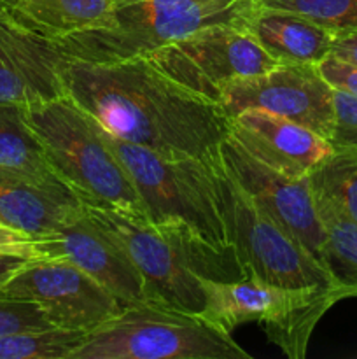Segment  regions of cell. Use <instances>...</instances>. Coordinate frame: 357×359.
I'll list each match as a JSON object with an SVG mask.
<instances>
[{
	"label": "cell",
	"mask_w": 357,
	"mask_h": 359,
	"mask_svg": "<svg viewBox=\"0 0 357 359\" xmlns=\"http://www.w3.org/2000/svg\"><path fill=\"white\" fill-rule=\"evenodd\" d=\"M332 95L335 90L326 83L317 65L280 63L268 72L224 86L217 104L230 119L247 109H265L329 140L335 130Z\"/></svg>",
	"instance_id": "obj_10"
},
{
	"label": "cell",
	"mask_w": 357,
	"mask_h": 359,
	"mask_svg": "<svg viewBox=\"0 0 357 359\" xmlns=\"http://www.w3.org/2000/svg\"><path fill=\"white\" fill-rule=\"evenodd\" d=\"M210 161L231 248L245 277L290 290L345 291L301 242L238 184L220 161L219 151Z\"/></svg>",
	"instance_id": "obj_7"
},
{
	"label": "cell",
	"mask_w": 357,
	"mask_h": 359,
	"mask_svg": "<svg viewBox=\"0 0 357 359\" xmlns=\"http://www.w3.org/2000/svg\"><path fill=\"white\" fill-rule=\"evenodd\" d=\"M84 212L128 255L146 286V300L200 316L205 309L202 279L245 277L233 248L217 249L177 224H158L115 207L83 203Z\"/></svg>",
	"instance_id": "obj_2"
},
{
	"label": "cell",
	"mask_w": 357,
	"mask_h": 359,
	"mask_svg": "<svg viewBox=\"0 0 357 359\" xmlns=\"http://www.w3.org/2000/svg\"><path fill=\"white\" fill-rule=\"evenodd\" d=\"M335 130L332 147H357V97L335 91Z\"/></svg>",
	"instance_id": "obj_25"
},
{
	"label": "cell",
	"mask_w": 357,
	"mask_h": 359,
	"mask_svg": "<svg viewBox=\"0 0 357 359\" xmlns=\"http://www.w3.org/2000/svg\"><path fill=\"white\" fill-rule=\"evenodd\" d=\"M0 168L56 177L18 105L0 104Z\"/></svg>",
	"instance_id": "obj_20"
},
{
	"label": "cell",
	"mask_w": 357,
	"mask_h": 359,
	"mask_svg": "<svg viewBox=\"0 0 357 359\" xmlns=\"http://www.w3.org/2000/svg\"><path fill=\"white\" fill-rule=\"evenodd\" d=\"M63 56L0 7V104L28 107L65 95Z\"/></svg>",
	"instance_id": "obj_13"
},
{
	"label": "cell",
	"mask_w": 357,
	"mask_h": 359,
	"mask_svg": "<svg viewBox=\"0 0 357 359\" xmlns=\"http://www.w3.org/2000/svg\"><path fill=\"white\" fill-rule=\"evenodd\" d=\"M115 0H20L7 9L28 30L48 41L105 25Z\"/></svg>",
	"instance_id": "obj_18"
},
{
	"label": "cell",
	"mask_w": 357,
	"mask_h": 359,
	"mask_svg": "<svg viewBox=\"0 0 357 359\" xmlns=\"http://www.w3.org/2000/svg\"><path fill=\"white\" fill-rule=\"evenodd\" d=\"M98 128L128 172L153 223L177 224L195 231L214 248H231L210 158L158 153L126 142L100 125Z\"/></svg>",
	"instance_id": "obj_5"
},
{
	"label": "cell",
	"mask_w": 357,
	"mask_h": 359,
	"mask_svg": "<svg viewBox=\"0 0 357 359\" xmlns=\"http://www.w3.org/2000/svg\"><path fill=\"white\" fill-rule=\"evenodd\" d=\"M331 55L343 62L357 65V30L336 32Z\"/></svg>",
	"instance_id": "obj_28"
},
{
	"label": "cell",
	"mask_w": 357,
	"mask_h": 359,
	"mask_svg": "<svg viewBox=\"0 0 357 359\" xmlns=\"http://www.w3.org/2000/svg\"><path fill=\"white\" fill-rule=\"evenodd\" d=\"M52 326L35 302L0 297V337Z\"/></svg>",
	"instance_id": "obj_24"
},
{
	"label": "cell",
	"mask_w": 357,
	"mask_h": 359,
	"mask_svg": "<svg viewBox=\"0 0 357 359\" xmlns=\"http://www.w3.org/2000/svg\"><path fill=\"white\" fill-rule=\"evenodd\" d=\"M147 56L178 84L214 102L233 81L280 65L237 25L200 28Z\"/></svg>",
	"instance_id": "obj_9"
},
{
	"label": "cell",
	"mask_w": 357,
	"mask_h": 359,
	"mask_svg": "<svg viewBox=\"0 0 357 359\" xmlns=\"http://www.w3.org/2000/svg\"><path fill=\"white\" fill-rule=\"evenodd\" d=\"M84 212L79 196L58 177H41L0 168V223L28 233L51 237Z\"/></svg>",
	"instance_id": "obj_16"
},
{
	"label": "cell",
	"mask_w": 357,
	"mask_h": 359,
	"mask_svg": "<svg viewBox=\"0 0 357 359\" xmlns=\"http://www.w3.org/2000/svg\"><path fill=\"white\" fill-rule=\"evenodd\" d=\"M0 255L20 256V258L37 259L41 258L38 252V241L30 237L28 233L10 228L0 223Z\"/></svg>",
	"instance_id": "obj_27"
},
{
	"label": "cell",
	"mask_w": 357,
	"mask_h": 359,
	"mask_svg": "<svg viewBox=\"0 0 357 359\" xmlns=\"http://www.w3.org/2000/svg\"><path fill=\"white\" fill-rule=\"evenodd\" d=\"M18 2H20V0H0V4H2L4 7H7V9H10V7H14Z\"/></svg>",
	"instance_id": "obj_30"
},
{
	"label": "cell",
	"mask_w": 357,
	"mask_h": 359,
	"mask_svg": "<svg viewBox=\"0 0 357 359\" xmlns=\"http://www.w3.org/2000/svg\"><path fill=\"white\" fill-rule=\"evenodd\" d=\"M31 259L20 258V256H10V255H0V286L6 284L7 280L13 279L21 269L30 263Z\"/></svg>",
	"instance_id": "obj_29"
},
{
	"label": "cell",
	"mask_w": 357,
	"mask_h": 359,
	"mask_svg": "<svg viewBox=\"0 0 357 359\" xmlns=\"http://www.w3.org/2000/svg\"><path fill=\"white\" fill-rule=\"evenodd\" d=\"M230 135L255 160L290 177H307L332 153L328 139L265 109L231 118Z\"/></svg>",
	"instance_id": "obj_15"
},
{
	"label": "cell",
	"mask_w": 357,
	"mask_h": 359,
	"mask_svg": "<svg viewBox=\"0 0 357 359\" xmlns=\"http://www.w3.org/2000/svg\"><path fill=\"white\" fill-rule=\"evenodd\" d=\"M0 7H4V6H2V4H0Z\"/></svg>",
	"instance_id": "obj_31"
},
{
	"label": "cell",
	"mask_w": 357,
	"mask_h": 359,
	"mask_svg": "<svg viewBox=\"0 0 357 359\" xmlns=\"http://www.w3.org/2000/svg\"><path fill=\"white\" fill-rule=\"evenodd\" d=\"M41 258L62 259L93 277L122 305L146 300L139 270L121 245L97 223L80 214L51 237L38 241Z\"/></svg>",
	"instance_id": "obj_14"
},
{
	"label": "cell",
	"mask_w": 357,
	"mask_h": 359,
	"mask_svg": "<svg viewBox=\"0 0 357 359\" xmlns=\"http://www.w3.org/2000/svg\"><path fill=\"white\" fill-rule=\"evenodd\" d=\"M70 359H252L200 316L153 302L125 305L86 335Z\"/></svg>",
	"instance_id": "obj_6"
},
{
	"label": "cell",
	"mask_w": 357,
	"mask_h": 359,
	"mask_svg": "<svg viewBox=\"0 0 357 359\" xmlns=\"http://www.w3.org/2000/svg\"><path fill=\"white\" fill-rule=\"evenodd\" d=\"M62 77L66 97L126 142L210 158L230 135L231 119L217 102L178 84L149 56L114 63L65 58Z\"/></svg>",
	"instance_id": "obj_1"
},
{
	"label": "cell",
	"mask_w": 357,
	"mask_h": 359,
	"mask_svg": "<svg viewBox=\"0 0 357 359\" xmlns=\"http://www.w3.org/2000/svg\"><path fill=\"white\" fill-rule=\"evenodd\" d=\"M88 333L58 326L0 337V359H70Z\"/></svg>",
	"instance_id": "obj_22"
},
{
	"label": "cell",
	"mask_w": 357,
	"mask_h": 359,
	"mask_svg": "<svg viewBox=\"0 0 357 359\" xmlns=\"http://www.w3.org/2000/svg\"><path fill=\"white\" fill-rule=\"evenodd\" d=\"M317 69L332 90L357 97V65L329 55L318 63Z\"/></svg>",
	"instance_id": "obj_26"
},
{
	"label": "cell",
	"mask_w": 357,
	"mask_h": 359,
	"mask_svg": "<svg viewBox=\"0 0 357 359\" xmlns=\"http://www.w3.org/2000/svg\"><path fill=\"white\" fill-rule=\"evenodd\" d=\"M308 181L314 195L357 223V147H332V153L308 174Z\"/></svg>",
	"instance_id": "obj_21"
},
{
	"label": "cell",
	"mask_w": 357,
	"mask_h": 359,
	"mask_svg": "<svg viewBox=\"0 0 357 359\" xmlns=\"http://www.w3.org/2000/svg\"><path fill=\"white\" fill-rule=\"evenodd\" d=\"M279 63L318 65L331 55L336 32L300 14L252 7L241 27Z\"/></svg>",
	"instance_id": "obj_17"
},
{
	"label": "cell",
	"mask_w": 357,
	"mask_h": 359,
	"mask_svg": "<svg viewBox=\"0 0 357 359\" xmlns=\"http://www.w3.org/2000/svg\"><path fill=\"white\" fill-rule=\"evenodd\" d=\"M314 196L328 237L324 266L349 297H357V223L326 198Z\"/></svg>",
	"instance_id": "obj_19"
},
{
	"label": "cell",
	"mask_w": 357,
	"mask_h": 359,
	"mask_svg": "<svg viewBox=\"0 0 357 359\" xmlns=\"http://www.w3.org/2000/svg\"><path fill=\"white\" fill-rule=\"evenodd\" d=\"M251 0H115L105 25L51 41L62 56L114 63L147 56L210 25L241 27Z\"/></svg>",
	"instance_id": "obj_4"
},
{
	"label": "cell",
	"mask_w": 357,
	"mask_h": 359,
	"mask_svg": "<svg viewBox=\"0 0 357 359\" xmlns=\"http://www.w3.org/2000/svg\"><path fill=\"white\" fill-rule=\"evenodd\" d=\"M23 118L52 174L83 203L147 217L139 193L97 121L66 95L23 107Z\"/></svg>",
	"instance_id": "obj_3"
},
{
	"label": "cell",
	"mask_w": 357,
	"mask_h": 359,
	"mask_svg": "<svg viewBox=\"0 0 357 359\" xmlns=\"http://www.w3.org/2000/svg\"><path fill=\"white\" fill-rule=\"evenodd\" d=\"M219 158L238 184L324 265L328 237L308 175L290 177L268 167L248 154L231 135L220 142Z\"/></svg>",
	"instance_id": "obj_12"
},
{
	"label": "cell",
	"mask_w": 357,
	"mask_h": 359,
	"mask_svg": "<svg viewBox=\"0 0 357 359\" xmlns=\"http://www.w3.org/2000/svg\"><path fill=\"white\" fill-rule=\"evenodd\" d=\"M202 286L205 309L200 318L227 335L245 323H258L270 342L290 359L307 356L308 340L322 316L349 298L342 290H290L251 277L202 279Z\"/></svg>",
	"instance_id": "obj_8"
},
{
	"label": "cell",
	"mask_w": 357,
	"mask_h": 359,
	"mask_svg": "<svg viewBox=\"0 0 357 359\" xmlns=\"http://www.w3.org/2000/svg\"><path fill=\"white\" fill-rule=\"evenodd\" d=\"M0 297L35 302L52 326L90 333L125 305L93 277L62 259H31L0 286Z\"/></svg>",
	"instance_id": "obj_11"
},
{
	"label": "cell",
	"mask_w": 357,
	"mask_h": 359,
	"mask_svg": "<svg viewBox=\"0 0 357 359\" xmlns=\"http://www.w3.org/2000/svg\"><path fill=\"white\" fill-rule=\"evenodd\" d=\"M252 7L300 14L335 32L357 30V0H251Z\"/></svg>",
	"instance_id": "obj_23"
}]
</instances>
